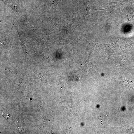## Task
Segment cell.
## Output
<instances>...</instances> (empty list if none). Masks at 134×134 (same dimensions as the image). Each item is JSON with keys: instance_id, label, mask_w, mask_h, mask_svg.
<instances>
[]
</instances>
